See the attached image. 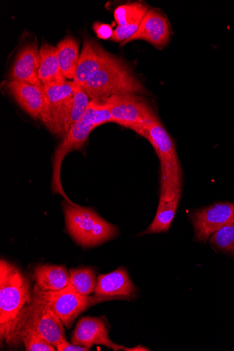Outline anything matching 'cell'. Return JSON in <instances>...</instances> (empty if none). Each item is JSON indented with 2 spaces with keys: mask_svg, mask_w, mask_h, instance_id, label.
I'll list each match as a JSON object with an SVG mask.
<instances>
[{
  "mask_svg": "<svg viewBox=\"0 0 234 351\" xmlns=\"http://www.w3.org/2000/svg\"><path fill=\"white\" fill-rule=\"evenodd\" d=\"M71 285L80 294L91 296L95 291L97 279L95 271L89 267H80L70 271Z\"/></svg>",
  "mask_w": 234,
  "mask_h": 351,
  "instance_id": "23",
  "label": "cell"
},
{
  "mask_svg": "<svg viewBox=\"0 0 234 351\" xmlns=\"http://www.w3.org/2000/svg\"><path fill=\"white\" fill-rule=\"evenodd\" d=\"M15 51L8 71L9 81L43 86L39 79L40 53L36 37L25 36Z\"/></svg>",
  "mask_w": 234,
  "mask_h": 351,
  "instance_id": "8",
  "label": "cell"
},
{
  "mask_svg": "<svg viewBox=\"0 0 234 351\" xmlns=\"http://www.w3.org/2000/svg\"><path fill=\"white\" fill-rule=\"evenodd\" d=\"M62 75L73 81L80 58L79 43L73 36H67L56 47Z\"/></svg>",
  "mask_w": 234,
  "mask_h": 351,
  "instance_id": "19",
  "label": "cell"
},
{
  "mask_svg": "<svg viewBox=\"0 0 234 351\" xmlns=\"http://www.w3.org/2000/svg\"><path fill=\"white\" fill-rule=\"evenodd\" d=\"M108 122H113V119L104 101L91 100L84 117L72 127L55 151L53 158L52 190L54 194L61 195L66 202L74 204L67 197L61 182L60 170L65 157L70 152L81 149L96 127Z\"/></svg>",
  "mask_w": 234,
  "mask_h": 351,
  "instance_id": "2",
  "label": "cell"
},
{
  "mask_svg": "<svg viewBox=\"0 0 234 351\" xmlns=\"http://www.w3.org/2000/svg\"><path fill=\"white\" fill-rule=\"evenodd\" d=\"M182 195V180L161 177V191L156 216L150 227L139 236L168 232Z\"/></svg>",
  "mask_w": 234,
  "mask_h": 351,
  "instance_id": "10",
  "label": "cell"
},
{
  "mask_svg": "<svg viewBox=\"0 0 234 351\" xmlns=\"http://www.w3.org/2000/svg\"><path fill=\"white\" fill-rule=\"evenodd\" d=\"M91 101L89 95L77 85L73 97L63 117L60 137L63 138L68 134L72 127L84 117Z\"/></svg>",
  "mask_w": 234,
  "mask_h": 351,
  "instance_id": "21",
  "label": "cell"
},
{
  "mask_svg": "<svg viewBox=\"0 0 234 351\" xmlns=\"http://www.w3.org/2000/svg\"><path fill=\"white\" fill-rule=\"evenodd\" d=\"M32 294L45 302L68 329L73 326L81 313L97 304L93 296L80 294L71 284L60 291H44L35 285Z\"/></svg>",
  "mask_w": 234,
  "mask_h": 351,
  "instance_id": "7",
  "label": "cell"
},
{
  "mask_svg": "<svg viewBox=\"0 0 234 351\" xmlns=\"http://www.w3.org/2000/svg\"><path fill=\"white\" fill-rule=\"evenodd\" d=\"M32 299L30 282L14 264L0 261V338L9 347L20 345L16 328L25 307Z\"/></svg>",
  "mask_w": 234,
  "mask_h": 351,
  "instance_id": "1",
  "label": "cell"
},
{
  "mask_svg": "<svg viewBox=\"0 0 234 351\" xmlns=\"http://www.w3.org/2000/svg\"><path fill=\"white\" fill-rule=\"evenodd\" d=\"M108 107L113 122L146 137V128L156 117L148 102L138 94H121L102 99Z\"/></svg>",
  "mask_w": 234,
  "mask_h": 351,
  "instance_id": "5",
  "label": "cell"
},
{
  "mask_svg": "<svg viewBox=\"0 0 234 351\" xmlns=\"http://www.w3.org/2000/svg\"><path fill=\"white\" fill-rule=\"evenodd\" d=\"M145 138L150 142L159 158L161 176L181 179L175 143L157 116L148 125Z\"/></svg>",
  "mask_w": 234,
  "mask_h": 351,
  "instance_id": "11",
  "label": "cell"
},
{
  "mask_svg": "<svg viewBox=\"0 0 234 351\" xmlns=\"http://www.w3.org/2000/svg\"><path fill=\"white\" fill-rule=\"evenodd\" d=\"M96 304L112 300L135 299L138 289L122 267L108 274L100 275L94 291Z\"/></svg>",
  "mask_w": 234,
  "mask_h": 351,
  "instance_id": "12",
  "label": "cell"
},
{
  "mask_svg": "<svg viewBox=\"0 0 234 351\" xmlns=\"http://www.w3.org/2000/svg\"><path fill=\"white\" fill-rule=\"evenodd\" d=\"M210 243L220 251L234 254V218L211 237Z\"/></svg>",
  "mask_w": 234,
  "mask_h": 351,
  "instance_id": "25",
  "label": "cell"
},
{
  "mask_svg": "<svg viewBox=\"0 0 234 351\" xmlns=\"http://www.w3.org/2000/svg\"><path fill=\"white\" fill-rule=\"evenodd\" d=\"M6 89L16 104L28 115L41 120L45 108L44 86L9 81Z\"/></svg>",
  "mask_w": 234,
  "mask_h": 351,
  "instance_id": "17",
  "label": "cell"
},
{
  "mask_svg": "<svg viewBox=\"0 0 234 351\" xmlns=\"http://www.w3.org/2000/svg\"><path fill=\"white\" fill-rule=\"evenodd\" d=\"M81 88L91 100L108 99L121 94H148L127 63L116 56L94 73Z\"/></svg>",
  "mask_w": 234,
  "mask_h": 351,
  "instance_id": "3",
  "label": "cell"
},
{
  "mask_svg": "<svg viewBox=\"0 0 234 351\" xmlns=\"http://www.w3.org/2000/svg\"><path fill=\"white\" fill-rule=\"evenodd\" d=\"M71 342L89 350L94 345L105 346L115 351L127 349L124 346L117 344L110 339L104 321L99 317H82L73 332Z\"/></svg>",
  "mask_w": 234,
  "mask_h": 351,
  "instance_id": "14",
  "label": "cell"
},
{
  "mask_svg": "<svg viewBox=\"0 0 234 351\" xmlns=\"http://www.w3.org/2000/svg\"><path fill=\"white\" fill-rule=\"evenodd\" d=\"M149 10L144 3H131L118 7L114 16L118 25L141 24Z\"/></svg>",
  "mask_w": 234,
  "mask_h": 351,
  "instance_id": "22",
  "label": "cell"
},
{
  "mask_svg": "<svg viewBox=\"0 0 234 351\" xmlns=\"http://www.w3.org/2000/svg\"><path fill=\"white\" fill-rule=\"evenodd\" d=\"M233 218L234 204L230 203H216L194 212L191 219L196 239L207 242Z\"/></svg>",
  "mask_w": 234,
  "mask_h": 351,
  "instance_id": "13",
  "label": "cell"
},
{
  "mask_svg": "<svg viewBox=\"0 0 234 351\" xmlns=\"http://www.w3.org/2000/svg\"><path fill=\"white\" fill-rule=\"evenodd\" d=\"M77 84L74 81L44 86L45 108L42 122L54 135L60 137L64 114L73 97Z\"/></svg>",
  "mask_w": 234,
  "mask_h": 351,
  "instance_id": "9",
  "label": "cell"
},
{
  "mask_svg": "<svg viewBox=\"0 0 234 351\" xmlns=\"http://www.w3.org/2000/svg\"><path fill=\"white\" fill-rule=\"evenodd\" d=\"M40 53L39 79L43 86L65 82L66 80L60 72L56 47L44 43L40 49Z\"/></svg>",
  "mask_w": 234,
  "mask_h": 351,
  "instance_id": "20",
  "label": "cell"
},
{
  "mask_svg": "<svg viewBox=\"0 0 234 351\" xmlns=\"http://www.w3.org/2000/svg\"><path fill=\"white\" fill-rule=\"evenodd\" d=\"M95 30L100 38L107 40L111 39L113 31L111 26L107 24H98L95 25Z\"/></svg>",
  "mask_w": 234,
  "mask_h": 351,
  "instance_id": "27",
  "label": "cell"
},
{
  "mask_svg": "<svg viewBox=\"0 0 234 351\" xmlns=\"http://www.w3.org/2000/svg\"><path fill=\"white\" fill-rule=\"evenodd\" d=\"M171 38V29L168 20L163 14L154 9H150L142 21L137 33L121 44L123 47L136 40H145L159 49L169 44Z\"/></svg>",
  "mask_w": 234,
  "mask_h": 351,
  "instance_id": "15",
  "label": "cell"
},
{
  "mask_svg": "<svg viewBox=\"0 0 234 351\" xmlns=\"http://www.w3.org/2000/svg\"><path fill=\"white\" fill-rule=\"evenodd\" d=\"M18 338L27 351H56L55 346L49 343L38 332L27 328H20Z\"/></svg>",
  "mask_w": 234,
  "mask_h": 351,
  "instance_id": "24",
  "label": "cell"
},
{
  "mask_svg": "<svg viewBox=\"0 0 234 351\" xmlns=\"http://www.w3.org/2000/svg\"><path fill=\"white\" fill-rule=\"evenodd\" d=\"M33 279L44 291H60L71 283L70 272L63 266L39 265L33 268Z\"/></svg>",
  "mask_w": 234,
  "mask_h": 351,
  "instance_id": "18",
  "label": "cell"
},
{
  "mask_svg": "<svg viewBox=\"0 0 234 351\" xmlns=\"http://www.w3.org/2000/svg\"><path fill=\"white\" fill-rule=\"evenodd\" d=\"M141 24L118 25L113 31L111 40L115 43H123L134 36Z\"/></svg>",
  "mask_w": 234,
  "mask_h": 351,
  "instance_id": "26",
  "label": "cell"
},
{
  "mask_svg": "<svg viewBox=\"0 0 234 351\" xmlns=\"http://www.w3.org/2000/svg\"><path fill=\"white\" fill-rule=\"evenodd\" d=\"M20 328L38 332L55 347L66 339L64 325L59 317L45 302L33 294L31 302L25 307L19 318L16 328L17 338Z\"/></svg>",
  "mask_w": 234,
  "mask_h": 351,
  "instance_id": "6",
  "label": "cell"
},
{
  "mask_svg": "<svg viewBox=\"0 0 234 351\" xmlns=\"http://www.w3.org/2000/svg\"><path fill=\"white\" fill-rule=\"evenodd\" d=\"M66 228L73 239L84 247L107 242L118 234L117 228L94 210L66 202L63 204Z\"/></svg>",
  "mask_w": 234,
  "mask_h": 351,
  "instance_id": "4",
  "label": "cell"
},
{
  "mask_svg": "<svg viewBox=\"0 0 234 351\" xmlns=\"http://www.w3.org/2000/svg\"><path fill=\"white\" fill-rule=\"evenodd\" d=\"M56 350L58 351H89L90 350L74 343L68 342L66 339H64L59 342L56 346Z\"/></svg>",
  "mask_w": 234,
  "mask_h": 351,
  "instance_id": "28",
  "label": "cell"
},
{
  "mask_svg": "<svg viewBox=\"0 0 234 351\" xmlns=\"http://www.w3.org/2000/svg\"><path fill=\"white\" fill-rule=\"evenodd\" d=\"M115 56L89 36L84 37L82 51L73 81L82 86L100 69L108 63Z\"/></svg>",
  "mask_w": 234,
  "mask_h": 351,
  "instance_id": "16",
  "label": "cell"
}]
</instances>
